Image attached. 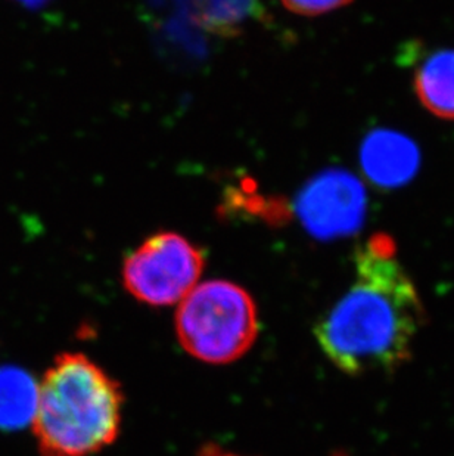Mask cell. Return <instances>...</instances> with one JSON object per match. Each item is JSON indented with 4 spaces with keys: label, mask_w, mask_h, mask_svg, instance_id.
<instances>
[{
    "label": "cell",
    "mask_w": 454,
    "mask_h": 456,
    "mask_svg": "<svg viewBox=\"0 0 454 456\" xmlns=\"http://www.w3.org/2000/svg\"><path fill=\"white\" fill-rule=\"evenodd\" d=\"M350 2L352 0H282L283 6H287L291 12L300 13L305 17L330 12L335 9L343 8Z\"/></svg>",
    "instance_id": "10"
},
{
    "label": "cell",
    "mask_w": 454,
    "mask_h": 456,
    "mask_svg": "<svg viewBox=\"0 0 454 456\" xmlns=\"http://www.w3.org/2000/svg\"><path fill=\"white\" fill-rule=\"evenodd\" d=\"M361 167L381 188H397L411 179L419 164V152L410 139L388 130L369 134L361 147Z\"/></svg>",
    "instance_id": "6"
},
{
    "label": "cell",
    "mask_w": 454,
    "mask_h": 456,
    "mask_svg": "<svg viewBox=\"0 0 454 456\" xmlns=\"http://www.w3.org/2000/svg\"><path fill=\"white\" fill-rule=\"evenodd\" d=\"M125 393L91 357L58 354L37 384L31 428L40 456H93L120 435Z\"/></svg>",
    "instance_id": "2"
},
{
    "label": "cell",
    "mask_w": 454,
    "mask_h": 456,
    "mask_svg": "<svg viewBox=\"0 0 454 456\" xmlns=\"http://www.w3.org/2000/svg\"><path fill=\"white\" fill-rule=\"evenodd\" d=\"M262 11V0H195V20L215 35H236Z\"/></svg>",
    "instance_id": "9"
},
{
    "label": "cell",
    "mask_w": 454,
    "mask_h": 456,
    "mask_svg": "<svg viewBox=\"0 0 454 456\" xmlns=\"http://www.w3.org/2000/svg\"><path fill=\"white\" fill-rule=\"evenodd\" d=\"M198 456H242L238 455V453L233 452H226L223 449L217 446V444H206V446H202L201 451H199V455Z\"/></svg>",
    "instance_id": "11"
},
{
    "label": "cell",
    "mask_w": 454,
    "mask_h": 456,
    "mask_svg": "<svg viewBox=\"0 0 454 456\" xmlns=\"http://www.w3.org/2000/svg\"><path fill=\"white\" fill-rule=\"evenodd\" d=\"M347 293L314 327L320 350L344 374L393 372L409 361L424 325L425 307L415 282L385 235L356 253Z\"/></svg>",
    "instance_id": "1"
},
{
    "label": "cell",
    "mask_w": 454,
    "mask_h": 456,
    "mask_svg": "<svg viewBox=\"0 0 454 456\" xmlns=\"http://www.w3.org/2000/svg\"><path fill=\"white\" fill-rule=\"evenodd\" d=\"M206 256L176 232L148 238L123 263V285L137 302L150 307L179 305L199 282Z\"/></svg>",
    "instance_id": "4"
},
{
    "label": "cell",
    "mask_w": 454,
    "mask_h": 456,
    "mask_svg": "<svg viewBox=\"0 0 454 456\" xmlns=\"http://www.w3.org/2000/svg\"><path fill=\"white\" fill-rule=\"evenodd\" d=\"M415 92L431 114L454 120V48L434 52L418 67Z\"/></svg>",
    "instance_id": "7"
},
{
    "label": "cell",
    "mask_w": 454,
    "mask_h": 456,
    "mask_svg": "<svg viewBox=\"0 0 454 456\" xmlns=\"http://www.w3.org/2000/svg\"><path fill=\"white\" fill-rule=\"evenodd\" d=\"M37 384L26 370L0 368V427L6 430L31 424L37 405Z\"/></svg>",
    "instance_id": "8"
},
{
    "label": "cell",
    "mask_w": 454,
    "mask_h": 456,
    "mask_svg": "<svg viewBox=\"0 0 454 456\" xmlns=\"http://www.w3.org/2000/svg\"><path fill=\"white\" fill-rule=\"evenodd\" d=\"M363 215V190L345 173L318 177L301 195V219L318 237L347 235L359 228Z\"/></svg>",
    "instance_id": "5"
},
{
    "label": "cell",
    "mask_w": 454,
    "mask_h": 456,
    "mask_svg": "<svg viewBox=\"0 0 454 456\" xmlns=\"http://www.w3.org/2000/svg\"><path fill=\"white\" fill-rule=\"evenodd\" d=\"M174 328L186 354L210 365H227L257 341V305L240 285L206 281L179 303Z\"/></svg>",
    "instance_id": "3"
}]
</instances>
